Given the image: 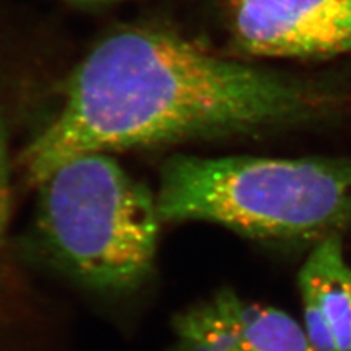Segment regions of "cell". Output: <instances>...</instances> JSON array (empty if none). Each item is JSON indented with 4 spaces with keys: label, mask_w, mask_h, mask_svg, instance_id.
Returning <instances> with one entry per match:
<instances>
[{
    "label": "cell",
    "mask_w": 351,
    "mask_h": 351,
    "mask_svg": "<svg viewBox=\"0 0 351 351\" xmlns=\"http://www.w3.org/2000/svg\"><path fill=\"white\" fill-rule=\"evenodd\" d=\"M63 94L59 112L18 157L36 186L80 154L299 125L335 103L326 86L148 28L103 40L76 66Z\"/></svg>",
    "instance_id": "cell-1"
},
{
    "label": "cell",
    "mask_w": 351,
    "mask_h": 351,
    "mask_svg": "<svg viewBox=\"0 0 351 351\" xmlns=\"http://www.w3.org/2000/svg\"><path fill=\"white\" fill-rule=\"evenodd\" d=\"M156 199L161 223L319 241L351 226V158L174 156L161 169Z\"/></svg>",
    "instance_id": "cell-2"
},
{
    "label": "cell",
    "mask_w": 351,
    "mask_h": 351,
    "mask_svg": "<svg viewBox=\"0 0 351 351\" xmlns=\"http://www.w3.org/2000/svg\"><path fill=\"white\" fill-rule=\"evenodd\" d=\"M37 186L43 243L72 280L126 293L151 276L161 224L156 193L113 157L80 154Z\"/></svg>",
    "instance_id": "cell-3"
},
{
    "label": "cell",
    "mask_w": 351,
    "mask_h": 351,
    "mask_svg": "<svg viewBox=\"0 0 351 351\" xmlns=\"http://www.w3.org/2000/svg\"><path fill=\"white\" fill-rule=\"evenodd\" d=\"M232 29L252 56H339L351 53V0H234Z\"/></svg>",
    "instance_id": "cell-4"
},
{
    "label": "cell",
    "mask_w": 351,
    "mask_h": 351,
    "mask_svg": "<svg viewBox=\"0 0 351 351\" xmlns=\"http://www.w3.org/2000/svg\"><path fill=\"white\" fill-rule=\"evenodd\" d=\"M299 289L321 307L338 351H351V268L339 234L317 241L300 269Z\"/></svg>",
    "instance_id": "cell-5"
},
{
    "label": "cell",
    "mask_w": 351,
    "mask_h": 351,
    "mask_svg": "<svg viewBox=\"0 0 351 351\" xmlns=\"http://www.w3.org/2000/svg\"><path fill=\"white\" fill-rule=\"evenodd\" d=\"M213 302L237 331L243 351H315L304 328L289 313L230 290L219 291Z\"/></svg>",
    "instance_id": "cell-6"
},
{
    "label": "cell",
    "mask_w": 351,
    "mask_h": 351,
    "mask_svg": "<svg viewBox=\"0 0 351 351\" xmlns=\"http://www.w3.org/2000/svg\"><path fill=\"white\" fill-rule=\"evenodd\" d=\"M10 91L0 82V321L15 290V268L10 252L12 217V139L15 116Z\"/></svg>",
    "instance_id": "cell-7"
},
{
    "label": "cell",
    "mask_w": 351,
    "mask_h": 351,
    "mask_svg": "<svg viewBox=\"0 0 351 351\" xmlns=\"http://www.w3.org/2000/svg\"><path fill=\"white\" fill-rule=\"evenodd\" d=\"M81 2H103V0H81Z\"/></svg>",
    "instance_id": "cell-8"
}]
</instances>
